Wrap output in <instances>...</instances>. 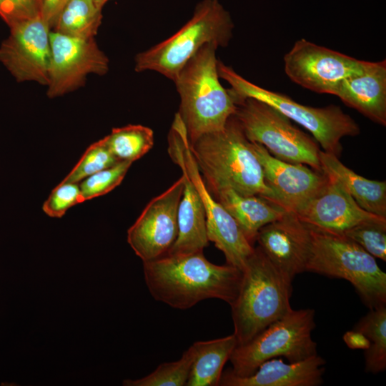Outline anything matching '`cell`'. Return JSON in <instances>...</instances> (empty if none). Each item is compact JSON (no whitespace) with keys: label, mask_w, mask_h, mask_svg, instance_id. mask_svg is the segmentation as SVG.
Listing matches in <instances>:
<instances>
[{"label":"cell","mask_w":386,"mask_h":386,"mask_svg":"<svg viewBox=\"0 0 386 386\" xmlns=\"http://www.w3.org/2000/svg\"><path fill=\"white\" fill-rule=\"evenodd\" d=\"M143 271L152 297L179 310L189 309L207 299H219L231 305L242 280L240 269L228 264H215L203 251L165 254L143 262Z\"/></svg>","instance_id":"obj_1"},{"label":"cell","mask_w":386,"mask_h":386,"mask_svg":"<svg viewBox=\"0 0 386 386\" xmlns=\"http://www.w3.org/2000/svg\"><path fill=\"white\" fill-rule=\"evenodd\" d=\"M189 147L212 195L229 188L242 194L259 195L274 202L252 144L234 115L223 129L201 136L189 143Z\"/></svg>","instance_id":"obj_2"},{"label":"cell","mask_w":386,"mask_h":386,"mask_svg":"<svg viewBox=\"0 0 386 386\" xmlns=\"http://www.w3.org/2000/svg\"><path fill=\"white\" fill-rule=\"evenodd\" d=\"M218 47L207 44L185 64L174 81L180 97L178 114L189 143L224 128L234 114L236 104L219 81Z\"/></svg>","instance_id":"obj_3"},{"label":"cell","mask_w":386,"mask_h":386,"mask_svg":"<svg viewBox=\"0 0 386 386\" xmlns=\"http://www.w3.org/2000/svg\"><path fill=\"white\" fill-rule=\"evenodd\" d=\"M292 280L257 246L242 270L238 295L230 305L237 345L252 340L291 309Z\"/></svg>","instance_id":"obj_4"},{"label":"cell","mask_w":386,"mask_h":386,"mask_svg":"<svg viewBox=\"0 0 386 386\" xmlns=\"http://www.w3.org/2000/svg\"><path fill=\"white\" fill-rule=\"evenodd\" d=\"M234 24L219 0H202L189 20L172 36L135 56L137 72L153 71L174 81L185 64L207 44L225 47Z\"/></svg>","instance_id":"obj_5"},{"label":"cell","mask_w":386,"mask_h":386,"mask_svg":"<svg viewBox=\"0 0 386 386\" xmlns=\"http://www.w3.org/2000/svg\"><path fill=\"white\" fill-rule=\"evenodd\" d=\"M217 70L219 78L230 85L228 90L235 104L247 97L267 104L308 130L325 152L339 157L342 150L341 139L360 132L357 122L339 106L313 107L301 104L285 94L254 84L219 60Z\"/></svg>","instance_id":"obj_6"},{"label":"cell","mask_w":386,"mask_h":386,"mask_svg":"<svg viewBox=\"0 0 386 386\" xmlns=\"http://www.w3.org/2000/svg\"><path fill=\"white\" fill-rule=\"evenodd\" d=\"M311 229L306 272L347 280L370 310L386 305V273L375 258L344 235Z\"/></svg>","instance_id":"obj_7"},{"label":"cell","mask_w":386,"mask_h":386,"mask_svg":"<svg viewBox=\"0 0 386 386\" xmlns=\"http://www.w3.org/2000/svg\"><path fill=\"white\" fill-rule=\"evenodd\" d=\"M315 317L313 309H291L249 342L237 345L229 360L232 367L227 372L246 377L272 358L284 357L295 362L317 355V343L312 337Z\"/></svg>","instance_id":"obj_8"},{"label":"cell","mask_w":386,"mask_h":386,"mask_svg":"<svg viewBox=\"0 0 386 386\" xmlns=\"http://www.w3.org/2000/svg\"><path fill=\"white\" fill-rule=\"evenodd\" d=\"M234 116L248 140L262 144L278 159L322 171L318 144L289 118L251 97L237 101Z\"/></svg>","instance_id":"obj_9"},{"label":"cell","mask_w":386,"mask_h":386,"mask_svg":"<svg viewBox=\"0 0 386 386\" xmlns=\"http://www.w3.org/2000/svg\"><path fill=\"white\" fill-rule=\"evenodd\" d=\"M169 152L172 159L195 185L204 204L209 241L222 251L227 264L241 271L254 250L234 218L207 188L192 154L183 122L175 114L169 134Z\"/></svg>","instance_id":"obj_10"},{"label":"cell","mask_w":386,"mask_h":386,"mask_svg":"<svg viewBox=\"0 0 386 386\" xmlns=\"http://www.w3.org/2000/svg\"><path fill=\"white\" fill-rule=\"evenodd\" d=\"M366 61L297 40L284 56V68L291 81L319 94H332L344 79L362 72Z\"/></svg>","instance_id":"obj_11"},{"label":"cell","mask_w":386,"mask_h":386,"mask_svg":"<svg viewBox=\"0 0 386 386\" xmlns=\"http://www.w3.org/2000/svg\"><path fill=\"white\" fill-rule=\"evenodd\" d=\"M50 64L46 94L56 98L84 86L89 74L109 71V59L94 38L71 37L51 30Z\"/></svg>","instance_id":"obj_12"},{"label":"cell","mask_w":386,"mask_h":386,"mask_svg":"<svg viewBox=\"0 0 386 386\" xmlns=\"http://www.w3.org/2000/svg\"><path fill=\"white\" fill-rule=\"evenodd\" d=\"M182 174L153 198L127 231V242L143 262L165 255L178 234L177 213L183 193Z\"/></svg>","instance_id":"obj_13"},{"label":"cell","mask_w":386,"mask_h":386,"mask_svg":"<svg viewBox=\"0 0 386 386\" xmlns=\"http://www.w3.org/2000/svg\"><path fill=\"white\" fill-rule=\"evenodd\" d=\"M0 45V62L18 82H49L51 29L41 14L9 27Z\"/></svg>","instance_id":"obj_14"},{"label":"cell","mask_w":386,"mask_h":386,"mask_svg":"<svg viewBox=\"0 0 386 386\" xmlns=\"http://www.w3.org/2000/svg\"><path fill=\"white\" fill-rule=\"evenodd\" d=\"M252 144L274 202L286 210L297 214L327 185L329 177L322 171L278 159L262 144Z\"/></svg>","instance_id":"obj_15"},{"label":"cell","mask_w":386,"mask_h":386,"mask_svg":"<svg viewBox=\"0 0 386 386\" xmlns=\"http://www.w3.org/2000/svg\"><path fill=\"white\" fill-rule=\"evenodd\" d=\"M312 240L311 227L290 211L262 227L256 238L269 261L292 281L306 272Z\"/></svg>","instance_id":"obj_16"},{"label":"cell","mask_w":386,"mask_h":386,"mask_svg":"<svg viewBox=\"0 0 386 386\" xmlns=\"http://www.w3.org/2000/svg\"><path fill=\"white\" fill-rule=\"evenodd\" d=\"M328 177L323 190L296 214L310 227L342 235L360 223L386 218L362 209L338 180Z\"/></svg>","instance_id":"obj_17"},{"label":"cell","mask_w":386,"mask_h":386,"mask_svg":"<svg viewBox=\"0 0 386 386\" xmlns=\"http://www.w3.org/2000/svg\"><path fill=\"white\" fill-rule=\"evenodd\" d=\"M332 95L382 126L386 125V60L366 61L359 74L342 79Z\"/></svg>","instance_id":"obj_18"},{"label":"cell","mask_w":386,"mask_h":386,"mask_svg":"<svg viewBox=\"0 0 386 386\" xmlns=\"http://www.w3.org/2000/svg\"><path fill=\"white\" fill-rule=\"evenodd\" d=\"M326 361L317 354L304 360L285 363L272 358L246 377L224 370L219 386H319L322 384Z\"/></svg>","instance_id":"obj_19"},{"label":"cell","mask_w":386,"mask_h":386,"mask_svg":"<svg viewBox=\"0 0 386 386\" xmlns=\"http://www.w3.org/2000/svg\"><path fill=\"white\" fill-rule=\"evenodd\" d=\"M234 218L249 242L254 246L259 229L281 217L287 210L259 195H244L223 189L212 195Z\"/></svg>","instance_id":"obj_20"},{"label":"cell","mask_w":386,"mask_h":386,"mask_svg":"<svg viewBox=\"0 0 386 386\" xmlns=\"http://www.w3.org/2000/svg\"><path fill=\"white\" fill-rule=\"evenodd\" d=\"M184 184L177 213L178 234L166 254L203 251L207 246L206 214L201 197L187 174L182 170Z\"/></svg>","instance_id":"obj_21"},{"label":"cell","mask_w":386,"mask_h":386,"mask_svg":"<svg viewBox=\"0 0 386 386\" xmlns=\"http://www.w3.org/2000/svg\"><path fill=\"white\" fill-rule=\"evenodd\" d=\"M322 171L338 180L364 210L386 217V182L366 179L344 165L337 156L320 152Z\"/></svg>","instance_id":"obj_22"},{"label":"cell","mask_w":386,"mask_h":386,"mask_svg":"<svg viewBox=\"0 0 386 386\" xmlns=\"http://www.w3.org/2000/svg\"><path fill=\"white\" fill-rule=\"evenodd\" d=\"M195 357L186 386H219L223 367L237 345L234 334L194 342Z\"/></svg>","instance_id":"obj_23"},{"label":"cell","mask_w":386,"mask_h":386,"mask_svg":"<svg viewBox=\"0 0 386 386\" xmlns=\"http://www.w3.org/2000/svg\"><path fill=\"white\" fill-rule=\"evenodd\" d=\"M102 19V9L91 0H68L52 31L71 37L94 38Z\"/></svg>","instance_id":"obj_24"},{"label":"cell","mask_w":386,"mask_h":386,"mask_svg":"<svg viewBox=\"0 0 386 386\" xmlns=\"http://www.w3.org/2000/svg\"><path fill=\"white\" fill-rule=\"evenodd\" d=\"M352 330L364 334L370 343L364 352L365 372L372 374L384 372L386 369V305L370 310Z\"/></svg>","instance_id":"obj_25"},{"label":"cell","mask_w":386,"mask_h":386,"mask_svg":"<svg viewBox=\"0 0 386 386\" xmlns=\"http://www.w3.org/2000/svg\"><path fill=\"white\" fill-rule=\"evenodd\" d=\"M105 144L119 161L133 162L146 154L154 146V132L140 124L112 129L103 138Z\"/></svg>","instance_id":"obj_26"},{"label":"cell","mask_w":386,"mask_h":386,"mask_svg":"<svg viewBox=\"0 0 386 386\" xmlns=\"http://www.w3.org/2000/svg\"><path fill=\"white\" fill-rule=\"evenodd\" d=\"M195 349L192 345L176 361L164 362L146 377L137 380H124L125 386H184L187 384Z\"/></svg>","instance_id":"obj_27"},{"label":"cell","mask_w":386,"mask_h":386,"mask_svg":"<svg viewBox=\"0 0 386 386\" xmlns=\"http://www.w3.org/2000/svg\"><path fill=\"white\" fill-rule=\"evenodd\" d=\"M375 258L386 261V218L360 223L343 234Z\"/></svg>","instance_id":"obj_28"},{"label":"cell","mask_w":386,"mask_h":386,"mask_svg":"<svg viewBox=\"0 0 386 386\" xmlns=\"http://www.w3.org/2000/svg\"><path fill=\"white\" fill-rule=\"evenodd\" d=\"M117 162L119 161L110 152L102 139L86 149L79 161L62 181L79 183L86 177Z\"/></svg>","instance_id":"obj_29"},{"label":"cell","mask_w":386,"mask_h":386,"mask_svg":"<svg viewBox=\"0 0 386 386\" xmlns=\"http://www.w3.org/2000/svg\"><path fill=\"white\" fill-rule=\"evenodd\" d=\"M132 164L127 161L119 162L79 182L83 202L106 194L116 188L124 179Z\"/></svg>","instance_id":"obj_30"},{"label":"cell","mask_w":386,"mask_h":386,"mask_svg":"<svg viewBox=\"0 0 386 386\" xmlns=\"http://www.w3.org/2000/svg\"><path fill=\"white\" fill-rule=\"evenodd\" d=\"M81 202L79 184L61 181L44 202L42 209L51 217L60 218L69 208Z\"/></svg>","instance_id":"obj_31"},{"label":"cell","mask_w":386,"mask_h":386,"mask_svg":"<svg viewBox=\"0 0 386 386\" xmlns=\"http://www.w3.org/2000/svg\"><path fill=\"white\" fill-rule=\"evenodd\" d=\"M41 0H0V17L9 27L41 14Z\"/></svg>","instance_id":"obj_32"},{"label":"cell","mask_w":386,"mask_h":386,"mask_svg":"<svg viewBox=\"0 0 386 386\" xmlns=\"http://www.w3.org/2000/svg\"><path fill=\"white\" fill-rule=\"evenodd\" d=\"M68 0H41V16L53 29L58 16Z\"/></svg>","instance_id":"obj_33"},{"label":"cell","mask_w":386,"mask_h":386,"mask_svg":"<svg viewBox=\"0 0 386 386\" xmlns=\"http://www.w3.org/2000/svg\"><path fill=\"white\" fill-rule=\"evenodd\" d=\"M347 346L352 350H365L370 347V341L362 332L352 330L346 332L342 337Z\"/></svg>","instance_id":"obj_34"},{"label":"cell","mask_w":386,"mask_h":386,"mask_svg":"<svg viewBox=\"0 0 386 386\" xmlns=\"http://www.w3.org/2000/svg\"><path fill=\"white\" fill-rule=\"evenodd\" d=\"M95 6L102 10L104 6L110 0H91Z\"/></svg>","instance_id":"obj_35"}]
</instances>
